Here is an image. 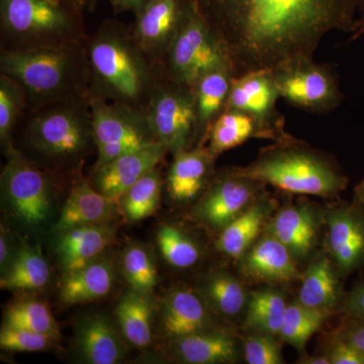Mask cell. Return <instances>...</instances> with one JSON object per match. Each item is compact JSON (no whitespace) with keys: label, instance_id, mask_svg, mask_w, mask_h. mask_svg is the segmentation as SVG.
I'll return each mask as SVG.
<instances>
[{"label":"cell","instance_id":"obj_38","mask_svg":"<svg viewBox=\"0 0 364 364\" xmlns=\"http://www.w3.org/2000/svg\"><path fill=\"white\" fill-rule=\"evenodd\" d=\"M122 272L131 289L150 296L159 282L154 256L143 244L133 243L122 256Z\"/></svg>","mask_w":364,"mask_h":364},{"label":"cell","instance_id":"obj_13","mask_svg":"<svg viewBox=\"0 0 364 364\" xmlns=\"http://www.w3.org/2000/svg\"><path fill=\"white\" fill-rule=\"evenodd\" d=\"M323 250L344 280L364 270V205L333 200L325 205Z\"/></svg>","mask_w":364,"mask_h":364},{"label":"cell","instance_id":"obj_1","mask_svg":"<svg viewBox=\"0 0 364 364\" xmlns=\"http://www.w3.org/2000/svg\"><path fill=\"white\" fill-rule=\"evenodd\" d=\"M226 46L235 76L314 58L333 32L352 33L360 0H195Z\"/></svg>","mask_w":364,"mask_h":364},{"label":"cell","instance_id":"obj_5","mask_svg":"<svg viewBox=\"0 0 364 364\" xmlns=\"http://www.w3.org/2000/svg\"><path fill=\"white\" fill-rule=\"evenodd\" d=\"M236 168L291 196L336 200L349 183L334 157L291 136L263 148L250 164Z\"/></svg>","mask_w":364,"mask_h":364},{"label":"cell","instance_id":"obj_49","mask_svg":"<svg viewBox=\"0 0 364 364\" xmlns=\"http://www.w3.org/2000/svg\"><path fill=\"white\" fill-rule=\"evenodd\" d=\"M352 200L364 205V179L359 182L358 186H355V188H354L353 198H352Z\"/></svg>","mask_w":364,"mask_h":364},{"label":"cell","instance_id":"obj_10","mask_svg":"<svg viewBox=\"0 0 364 364\" xmlns=\"http://www.w3.org/2000/svg\"><path fill=\"white\" fill-rule=\"evenodd\" d=\"M145 112L158 142L162 143L170 154L198 147L193 86L163 78Z\"/></svg>","mask_w":364,"mask_h":364},{"label":"cell","instance_id":"obj_17","mask_svg":"<svg viewBox=\"0 0 364 364\" xmlns=\"http://www.w3.org/2000/svg\"><path fill=\"white\" fill-rule=\"evenodd\" d=\"M164 189L169 200L179 207H193L214 181L215 157L205 146H198L172 155Z\"/></svg>","mask_w":364,"mask_h":364},{"label":"cell","instance_id":"obj_42","mask_svg":"<svg viewBox=\"0 0 364 364\" xmlns=\"http://www.w3.org/2000/svg\"><path fill=\"white\" fill-rule=\"evenodd\" d=\"M331 364H364V353L334 331L330 334L324 350Z\"/></svg>","mask_w":364,"mask_h":364},{"label":"cell","instance_id":"obj_50","mask_svg":"<svg viewBox=\"0 0 364 364\" xmlns=\"http://www.w3.org/2000/svg\"><path fill=\"white\" fill-rule=\"evenodd\" d=\"M98 0H85V9L88 13H95L97 9Z\"/></svg>","mask_w":364,"mask_h":364},{"label":"cell","instance_id":"obj_11","mask_svg":"<svg viewBox=\"0 0 364 364\" xmlns=\"http://www.w3.org/2000/svg\"><path fill=\"white\" fill-rule=\"evenodd\" d=\"M272 73L280 98L296 109L326 114L336 109L343 100L331 67L314 58L291 60L272 69Z\"/></svg>","mask_w":364,"mask_h":364},{"label":"cell","instance_id":"obj_8","mask_svg":"<svg viewBox=\"0 0 364 364\" xmlns=\"http://www.w3.org/2000/svg\"><path fill=\"white\" fill-rule=\"evenodd\" d=\"M90 102L97 151L93 168L158 142L145 112L102 98Z\"/></svg>","mask_w":364,"mask_h":364},{"label":"cell","instance_id":"obj_45","mask_svg":"<svg viewBox=\"0 0 364 364\" xmlns=\"http://www.w3.org/2000/svg\"><path fill=\"white\" fill-rule=\"evenodd\" d=\"M11 238L9 232L1 226V234H0V267H1V274L6 272L7 268L11 264L16 255L11 253Z\"/></svg>","mask_w":364,"mask_h":364},{"label":"cell","instance_id":"obj_14","mask_svg":"<svg viewBox=\"0 0 364 364\" xmlns=\"http://www.w3.org/2000/svg\"><path fill=\"white\" fill-rule=\"evenodd\" d=\"M195 0H150L135 14L134 39L162 68L170 46L195 7Z\"/></svg>","mask_w":364,"mask_h":364},{"label":"cell","instance_id":"obj_29","mask_svg":"<svg viewBox=\"0 0 364 364\" xmlns=\"http://www.w3.org/2000/svg\"><path fill=\"white\" fill-rule=\"evenodd\" d=\"M234 76L231 67L222 66L203 74L193 83L198 146H205L210 128L226 111Z\"/></svg>","mask_w":364,"mask_h":364},{"label":"cell","instance_id":"obj_3","mask_svg":"<svg viewBox=\"0 0 364 364\" xmlns=\"http://www.w3.org/2000/svg\"><path fill=\"white\" fill-rule=\"evenodd\" d=\"M18 131L23 148L16 149L60 174L77 171L97 149L90 97L59 100L28 112Z\"/></svg>","mask_w":364,"mask_h":364},{"label":"cell","instance_id":"obj_6","mask_svg":"<svg viewBox=\"0 0 364 364\" xmlns=\"http://www.w3.org/2000/svg\"><path fill=\"white\" fill-rule=\"evenodd\" d=\"M85 11L72 0H0V50L83 44Z\"/></svg>","mask_w":364,"mask_h":364},{"label":"cell","instance_id":"obj_30","mask_svg":"<svg viewBox=\"0 0 364 364\" xmlns=\"http://www.w3.org/2000/svg\"><path fill=\"white\" fill-rule=\"evenodd\" d=\"M114 284V265L100 256L80 269L65 274L60 299L68 306L97 301L111 293Z\"/></svg>","mask_w":364,"mask_h":364},{"label":"cell","instance_id":"obj_48","mask_svg":"<svg viewBox=\"0 0 364 364\" xmlns=\"http://www.w3.org/2000/svg\"><path fill=\"white\" fill-rule=\"evenodd\" d=\"M359 7L361 9V16L358 21H356L355 30L351 33V40L358 39L359 37L364 35V0H360Z\"/></svg>","mask_w":364,"mask_h":364},{"label":"cell","instance_id":"obj_46","mask_svg":"<svg viewBox=\"0 0 364 364\" xmlns=\"http://www.w3.org/2000/svg\"><path fill=\"white\" fill-rule=\"evenodd\" d=\"M150 0H109L116 14L132 13L136 14L142 11Z\"/></svg>","mask_w":364,"mask_h":364},{"label":"cell","instance_id":"obj_39","mask_svg":"<svg viewBox=\"0 0 364 364\" xmlns=\"http://www.w3.org/2000/svg\"><path fill=\"white\" fill-rule=\"evenodd\" d=\"M4 325L58 337L59 327L49 306L37 299H23L4 313Z\"/></svg>","mask_w":364,"mask_h":364},{"label":"cell","instance_id":"obj_41","mask_svg":"<svg viewBox=\"0 0 364 364\" xmlns=\"http://www.w3.org/2000/svg\"><path fill=\"white\" fill-rule=\"evenodd\" d=\"M56 337L2 325L0 347L11 352H40L47 350L54 344Z\"/></svg>","mask_w":364,"mask_h":364},{"label":"cell","instance_id":"obj_28","mask_svg":"<svg viewBox=\"0 0 364 364\" xmlns=\"http://www.w3.org/2000/svg\"><path fill=\"white\" fill-rule=\"evenodd\" d=\"M279 203L269 193L263 196L240 217L215 236V248L236 262L265 231Z\"/></svg>","mask_w":364,"mask_h":364},{"label":"cell","instance_id":"obj_37","mask_svg":"<svg viewBox=\"0 0 364 364\" xmlns=\"http://www.w3.org/2000/svg\"><path fill=\"white\" fill-rule=\"evenodd\" d=\"M28 111L25 88L16 79L0 73V143L4 152L14 145V134Z\"/></svg>","mask_w":364,"mask_h":364},{"label":"cell","instance_id":"obj_33","mask_svg":"<svg viewBox=\"0 0 364 364\" xmlns=\"http://www.w3.org/2000/svg\"><path fill=\"white\" fill-rule=\"evenodd\" d=\"M156 242L163 259L174 269H193L205 257L200 237L177 224L161 225L157 230Z\"/></svg>","mask_w":364,"mask_h":364},{"label":"cell","instance_id":"obj_4","mask_svg":"<svg viewBox=\"0 0 364 364\" xmlns=\"http://www.w3.org/2000/svg\"><path fill=\"white\" fill-rule=\"evenodd\" d=\"M0 73L23 85L28 111L79 97H90V72L86 42L83 44L0 50Z\"/></svg>","mask_w":364,"mask_h":364},{"label":"cell","instance_id":"obj_51","mask_svg":"<svg viewBox=\"0 0 364 364\" xmlns=\"http://www.w3.org/2000/svg\"><path fill=\"white\" fill-rule=\"evenodd\" d=\"M72 1H73L74 4H77V6L82 7V9H85V0H72Z\"/></svg>","mask_w":364,"mask_h":364},{"label":"cell","instance_id":"obj_36","mask_svg":"<svg viewBox=\"0 0 364 364\" xmlns=\"http://www.w3.org/2000/svg\"><path fill=\"white\" fill-rule=\"evenodd\" d=\"M164 191L161 171L155 168L132 186L117 200L122 214L128 221L139 222L156 212Z\"/></svg>","mask_w":364,"mask_h":364},{"label":"cell","instance_id":"obj_32","mask_svg":"<svg viewBox=\"0 0 364 364\" xmlns=\"http://www.w3.org/2000/svg\"><path fill=\"white\" fill-rule=\"evenodd\" d=\"M154 312L150 296L133 289L122 296L117 305L116 318L127 343L136 348H146L152 343Z\"/></svg>","mask_w":364,"mask_h":364},{"label":"cell","instance_id":"obj_26","mask_svg":"<svg viewBox=\"0 0 364 364\" xmlns=\"http://www.w3.org/2000/svg\"><path fill=\"white\" fill-rule=\"evenodd\" d=\"M117 207V200L100 193L88 179L77 176L53 230L59 233L72 228L109 223Z\"/></svg>","mask_w":364,"mask_h":364},{"label":"cell","instance_id":"obj_20","mask_svg":"<svg viewBox=\"0 0 364 364\" xmlns=\"http://www.w3.org/2000/svg\"><path fill=\"white\" fill-rule=\"evenodd\" d=\"M248 284L238 272L219 267L203 272L196 289L222 322L240 328L250 299Z\"/></svg>","mask_w":364,"mask_h":364},{"label":"cell","instance_id":"obj_43","mask_svg":"<svg viewBox=\"0 0 364 364\" xmlns=\"http://www.w3.org/2000/svg\"><path fill=\"white\" fill-rule=\"evenodd\" d=\"M342 317L364 321V279L354 284L349 291H346L343 304L339 311Z\"/></svg>","mask_w":364,"mask_h":364},{"label":"cell","instance_id":"obj_16","mask_svg":"<svg viewBox=\"0 0 364 364\" xmlns=\"http://www.w3.org/2000/svg\"><path fill=\"white\" fill-rule=\"evenodd\" d=\"M235 263L246 282L260 286H291L303 273L286 246L267 229Z\"/></svg>","mask_w":364,"mask_h":364},{"label":"cell","instance_id":"obj_40","mask_svg":"<svg viewBox=\"0 0 364 364\" xmlns=\"http://www.w3.org/2000/svg\"><path fill=\"white\" fill-rule=\"evenodd\" d=\"M243 359L248 364H284L279 337L264 333L243 331L240 334Z\"/></svg>","mask_w":364,"mask_h":364},{"label":"cell","instance_id":"obj_7","mask_svg":"<svg viewBox=\"0 0 364 364\" xmlns=\"http://www.w3.org/2000/svg\"><path fill=\"white\" fill-rule=\"evenodd\" d=\"M4 156L1 198L6 214L21 228L43 229L51 220L62 174L36 164L14 145Z\"/></svg>","mask_w":364,"mask_h":364},{"label":"cell","instance_id":"obj_47","mask_svg":"<svg viewBox=\"0 0 364 364\" xmlns=\"http://www.w3.org/2000/svg\"><path fill=\"white\" fill-rule=\"evenodd\" d=\"M298 364H331L329 358L325 352L321 354H314V355H309V354L304 353L299 355V358L296 361Z\"/></svg>","mask_w":364,"mask_h":364},{"label":"cell","instance_id":"obj_12","mask_svg":"<svg viewBox=\"0 0 364 364\" xmlns=\"http://www.w3.org/2000/svg\"><path fill=\"white\" fill-rule=\"evenodd\" d=\"M286 246L299 267L304 269L323 250L325 237V205L301 196L279 205L267 226Z\"/></svg>","mask_w":364,"mask_h":364},{"label":"cell","instance_id":"obj_35","mask_svg":"<svg viewBox=\"0 0 364 364\" xmlns=\"http://www.w3.org/2000/svg\"><path fill=\"white\" fill-rule=\"evenodd\" d=\"M333 316L331 313L304 306L294 299L287 306L279 338L282 343L291 345L301 355L306 353L310 339Z\"/></svg>","mask_w":364,"mask_h":364},{"label":"cell","instance_id":"obj_24","mask_svg":"<svg viewBox=\"0 0 364 364\" xmlns=\"http://www.w3.org/2000/svg\"><path fill=\"white\" fill-rule=\"evenodd\" d=\"M73 344L81 359L90 364H117L127 354L121 333L102 314L85 316L78 321Z\"/></svg>","mask_w":364,"mask_h":364},{"label":"cell","instance_id":"obj_18","mask_svg":"<svg viewBox=\"0 0 364 364\" xmlns=\"http://www.w3.org/2000/svg\"><path fill=\"white\" fill-rule=\"evenodd\" d=\"M168 153L162 143L151 144L92 168L88 181L100 193L117 202L136 181L157 168Z\"/></svg>","mask_w":364,"mask_h":364},{"label":"cell","instance_id":"obj_25","mask_svg":"<svg viewBox=\"0 0 364 364\" xmlns=\"http://www.w3.org/2000/svg\"><path fill=\"white\" fill-rule=\"evenodd\" d=\"M56 234L55 251L64 273L68 274L100 257L114 242L116 229L105 223L72 228Z\"/></svg>","mask_w":364,"mask_h":364},{"label":"cell","instance_id":"obj_19","mask_svg":"<svg viewBox=\"0 0 364 364\" xmlns=\"http://www.w3.org/2000/svg\"><path fill=\"white\" fill-rule=\"evenodd\" d=\"M172 359L186 364H233L243 359L240 333L223 325L169 342Z\"/></svg>","mask_w":364,"mask_h":364},{"label":"cell","instance_id":"obj_44","mask_svg":"<svg viewBox=\"0 0 364 364\" xmlns=\"http://www.w3.org/2000/svg\"><path fill=\"white\" fill-rule=\"evenodd\" d=\"M334 332L364 353V321L342 317L341 322Z\"/></svg>","mask_w":364,"mask_h":364},{"label":"cell","instance_id":"obj_21","mask_svg":"<svg viewBox=\"0 0 364 364\" xmlns=\"http://www.w3.org/2000/svg\"><path fill=\"white\" fill-rule=\"evenodd\" d=\"M279 90L272 70L249 72L234 76L227 109L246 112L279 131H286L284 117L277 111Z\"/></svg>","mask_w":364,"mask_h":364},{"label":"cell","instance_id":"obj_2","mask_svg":"<svg viewBox=\"0 0 364 364\" xmlns=\"http://www.w3.org/2000/svg\"><path fill=\"white\" fill-rule=\"evenodd\" d=\"M90 62V97L146 111L165 77L161 67L141 49L131 26L104 21L86 41Z\"/></svg>","mask_w":364,"mask_h":364},{"label":"cell","instance_id":"obj_22","mask_svg":"<svg viewBox=\"0 0 364 364\" xmlns=\"http://www.w3.org/2000/svg\"><path fill=\"white\" fill-rule=\"evenodd\" d=\"M217 36L196 4L163 61L165 78L181 85H193V67L203 49Z\"/></svg>","mask_w":364,"mask_h":364},{"label":"cell","instance_id":"obj_31","mask_svg":"<svg viewBox=\"0 0 364 364\" xmlns=\"http://www.w3.org/2000/svg\"><path fill=\"white\" fill-rule=\"evenodd\" d=\"M289 304L286 287L263 284L251 289L240 329L279 337Z\"/></svg>","mask_w":364,"mask_h":364},{"label":"cell","instance_id":"obj_34","mask_svg":"<svg viewBox=\"0 0 364 364\" xmlns=\"http://www.w3.org/2000/svg\"><path fill=\"white\" fill-rule=\"evenodd\" d=\"M49 280V264L40 246H23L1 275L0 286L11 291H35L44 289Z\"/></svg>","mask_w":364,"mask_h":364},{"label":"cell","instance_id":"obj_15","mask_svg":"<svg viewBox=\"0 0 364 364\" xmlns=\"http://www.w3.org/2000/svg\"><path fill=\"white\" fill-rule=\"evenodd\" d=\"M223 325L196 287H172L160 301L159 329L168 343Z\"/></svg>","mask_w":364,"mask_h":364},{"label":"cell","instance_id":"obj_9","mask_svg":"<svg viewBox=\"0 0 364 364\" xmlns=\"http://www.w3.org/2000/svg\"><path fill=\"white\" fill-rule=\"evenodd\" d=\"M267 186L263 182L244 176L236 166L220 170L205 195L191 207V219L218 236L260 198L267 195Z\"/></svg>","mask_w":364,"mask_h":364},{"label":"cell","instance_id":"obj_27","mask_svg":"<svg viewBox=\"0 0 364 364\" xmlns=\"http://www.w3.org/2000/svg\"><path fill=\"white\" fill-rule=\"evenodd\" d=\"M289 136L287 131L277 130L251 114L227 109L210 128L205 147L218 157L251 139H269L277 142Z\"/></svg>","mask_w":364,"mask_h":364},{"label":"cell","instance_id":"obj_23","mask_svg":"<svg viewBox=\"0 0 364 364\" xmlns=\"http://www.w3.org/2000/svg\"><path fill=\"white\" fill-rule=\"evenodd\" d=\"M344 282L329 254L321 250L304 268L296 299L309 308L339 315L346 296Z\"/></svg>","mask_w":364,"mask_h":364}]
</instances>
